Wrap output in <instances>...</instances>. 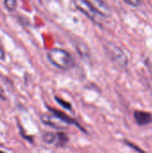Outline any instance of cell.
Returning <instances> with one entry per match:
<instances>
[{
	"label": "cell",
	"instance_id": "8",
	"mask_svg": "<svg viewBox=\"0 0 152 153\" xmlns=\"http://www.w3.org/2000/svg\"><path fill=\"white\" fill-rule=\"evenodd\" d=\"M56 135H57V139H56V143L55 146L57 148L65 147V145L69 142V137L67 136V134L63 132H58V133H56Z\"/></svg>",
	"mask_w": 152,
	"mask_h": 153
},
{
	"label": "cell",
	"instance_id": "15",
	"mask_svg": "<svg viewBox=\"0 0 152 153\" xmlns=\"http://www.w3.org/2000/svg\"><path fill=\"white\" fill-rule=\"evenodd\" d=\"M0 100H4V101L6 100V96L4 94V89L2 88L1 85H0Z\"/></svg>",
	"mask_w": 152,
	"mask_h": 153
},
{
	"label": "cell",
	"instance_id": "3",
	"mask_svg": "<svg viewBox=\"0 0 152 153\" xmlns=\"http://www.w3.org/2000/svg\"><path fill=\"white\" fill-rule=\"evenodd\" d=\"M47 110L51 113V114H53L54 116H56V117H57L58 118H60L63 122H65V124H67V125H73V126H76L79 130H81L82 133H84V134H87V131L80 125V123L77 121V120H75L74 118H73V117H70L68 115H66L65 113H64V112H62V111H60V110H58V109H56V108H51V107H49V106H47Z\"/></svg>",
	"mask_w": 152,
	"mask_h": 153
},
{
	"label": "cell",
	"instance_id": "16",
	"mask_svg": "<svg viewBox=\"0 0 152 153\" xmlns=\"http://www.w3.org/2000/svg\"><path fill=\"white\" fill-rule=\"evenodd\" d=\"M5 59V52L2 46L0 45V60H4Z\"/></svg>",
	"mask_w": 152,
	"mask_h": 153
},
{
	"label": "cell",
	"instance_id": "14",
	"mask_svg": "<svg viewBox=\"0 0 152 153\" xmlns=\"http://www.w3.org/2000/svg\"><path fill=\"white\" fill-rule=\"evenodd\" d=\"M124 2H125V4H129V5L133 6V7H138L140 4H142V2L140 1V0H125Z\"/></svg>",
	"mask_w": 152,
	"mask_h": 153
},
{
	"label": "cell",
	"instance_id": "4",
	"mask_svg": "<svg viewBox=\"0 0 152 153\" xmlns=\"http://www.w3.org/2000/svg\"><path fill=\"white\" fill-rule=\"evenodd\" d=\"M73 4L79 9L81 12H82L86 16H88L93 22L97 23V16H99V14L96 12V10L92 7L89 1H74Z\"/></svg>",
	"mask_w": 152,
	"mask_h": 153
},
{
	"label": "cell",
	"instance_id": "12",
	"mask_svg": "<svg viewBox=\"0 0 152 153\" xmlns=\"http://www.w3.org/2000/svg\"><path fill=\"white\" fill-rule=\"evenodd\" d=\"M55 100H56V101L62 108H65V109H67V110H72V105H71V103H69V102H67V101L62 100L61 98H59V97H57V96H55Z\"/></svg>",
	"mask_w": 152,
	"mask_h": 153
},
{
	"label": "cell",
	"instance_id": "7",
	"mask_svg": "<svg viewBox=\"0 0 152 153\" xmlns=\"http://www.w3.org/2000/svg\"><path fill=\"white\" fill-rule=\"evenodd\" d=\"M96 12L102 17H108L110 14L109 6L104 1H89Z\"/></svg>",
	"mask_w": 152,
	"mask_h": 153
},
{
	"label": "cell",
	"instance_id": "10",
	"mask_svg": "<svg viewBox=\"0 0 152 153\" xmlns=\"http://www.w3.org/2000/svg\"><path fill=\"white\" fill-rule=\"evenodd\" d=\"M76 48L80 56H82V58H89L90 57V51L89 48L86 45L82 43H77L76 44Z\"/></svg>",
	"mask_w": 152,
	"mask_h": 153
},
{
	"label": "cell",
	"instance_id": "6",
	"mask_svg": "<svg viewBox=\"0 0 152 153\" xmlns=\"http://www.w3.org/2000/svg\"><path fill=\"white\" fill-rule=\"evenodd\" d=\"M133 117L136 124L140 126H147L152 123V114L142 111V110H134Z\"/></svg>",
	"mask_w": 152,
	"mask_h": 153
},
{
	"label": "cell",
	"instance_id": "13",
	"mask_svg": "<svg viewBox=\"0 0 152 153\" xmlns=\"http://www.w3.org/2000/svg\"><path fill=\"white\" fill-rule=\"evenodd\" d=\"M124 143H125L127 146H129L130 148H132L133 150H134L135 152H137L138 153H146L144 151H142L139 146H137L136 144H134V143H132V142H129V141H127V140H124Z\"/></svg>",
	"mask_w": 152,
	"mask_h": 153
},
{
	"label": "cell",
	"instance_id": "5",
	"mask_svg": "<svg viewBox=\"0 0 152 153\" xmlns=\"http://www.w3.org/2000/svg\"><path fill=\"white\" fill-rule=\"evenodd\" d=\"M40 120L41 122L49 126V127H52V128H55V129H57V130H64V129H66L67 128V124H65V122H63L60 118H58L57 117L54 116L53 114H45V115H42L40 117Z\"/></svg>",
	"mask_w": 152,
	"mask_h": 153
},
{
	"label": "cell",
	"instance_id": "9",
	"mask_svg": "<svg viewBox=\"0 0 152 153\" xmlns=\"http://www.w3.org/2000/svg\"><path fill=\"white\" fill-rule=\"evenodd\" d=\"M56 139H57V135L56 133H53V132H46L43 134L42 135V140L45 143L47 144H55L56 143Z\"/></svg>",
	"mask_w": 152,
	"mask_h": 153
},
{
	"label": "cell",
	"instance_id": "17",
	"mask_svg": "<svg viewBox=\"0 0 152 153\" xmlns=\"http://www.w3.org/2000/svg\"><path fill=\"white\" fill-rule=\"evenodd\" d=\"M0 153H6V152H3V151H0Z\"/></svg>",
	"mask_w": 152,
	"mask_h": 153
},
{
	"label": "cell",
	"instance_id": "11",
	"mask_svg": "<svg viewBox=\"0 0 152 153\" xmlns=\"http://www.w3.org/2000/svg\"><path fill=\"white\" fill-rule=\"evenodd\" d=\"M4 5L5 6V8L9 11V12H13L16 10L17 7V1L16 0H4L3 2Z\"/></svg>",
	"mask_w": 152,
	"mask_h": 153
},
{
	"label": "cell",
	"instance_id": "1",
	"mask_svg": "<svg viewBox=\"0 0 152 153\" xmlns=\"http://www.w3.org/2000/svg\"><path fill=\"white\" fill-rule=\"evenodd\" d=\"M47 57L54 66L60 70H70L75 65L72 55L63 48H53L49 50L47 54Z\"/></svg>",
	"mask_w": 152,
	"mask_h": 153
},
{
	"label": "cell",
	"instance_id": "2",
	"mask_svg": "<svg viewBox=\"0 0 152 153\" xmlns=\"http://www.w3.org/2000/svg\"><path fill=\"white\" fill-rule=\"evenodd\" d=\"M108 58L118 67L126 68L129 64V58L126 53L119 46L113 42H108L104 46Z\"/></svg>",
	"mask_w": 152,
	"mask_h": 153
}]
</instances>
